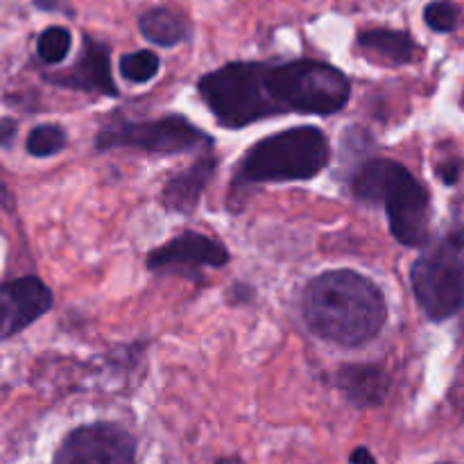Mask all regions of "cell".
Masks as SVG:
<instances>
[{
  "label": "cell",
  "instance_id": "obj_1",
  "mask_svg": "<svg viewBox=\"0 0 464 464\" xmlns=\"http://www.w3.org/2000/svg\"><path fill=\"white\" fill-rule=\"evenodd\" d=\"M199 98L227 130H243L279 113L331 116L347 107L352 82L315 59L285 63L231 62L198 82Z\"/></svg>",
  "mask_w": 464,
  "mask_h": 464
},
{
  "label": "cell",
  "instance_id": "obj_2",
  "mask_svg": "<svg viewBox=\"0 0 464 464\" xmlns=\"http://www.w3.org/2000/svg\"><path fill=\"white\" fill-rule=\"evenodd\" d=\"M302 315L317 338L358 347L381 334L388 320V304L383 290L361 272L331 270L306 285Z\"/></svg>",
  "mask_w": 464,
  "mask_h": 464
},
{
  "label": "cell",
  "instance_id": "obj_3",
  "mask_svg": "<svg viewBox=\"0 0 464 464\" xmlns=\"http://www.w3.org/2000/svg\"><path fill=\"white\" fill-rule=\"evenodd\" d=\"M362 202L383 204L390 234L403 247H424L430 229V198L420 179L394 159H370L352 177Z\"/></svg>",
  "mask_w": 464,
  "mask_h": 464
},
{
  "label": "cell",
  "instance_id": "obj_4",
  "mask_svg": "<svg viewBox=\"0 0 464 464\" xmlns=\"http://www.w3.org/2000/svg\"><path fill=\"white\" fill-rule=\"evenodd\" d=\"M331 145L320 127L302 125L266 136L247 150L234 172L236 186L313 179L326 168Z\"/></svg>",
  "mask_w": 464,
  "mask_h": 464
},
{
  "label": "cell",
  "instance_id": "obj_5",
  "mask_svg": "<svg viewBox=\"0 0 464 464\" xmlns=\"http://www.w3.org/2000/svg\"><path fill=\"white\" fill-rule=\"evenodd\" d=\"M412 293L435 322L449 320L464 306V234L451 231L412 263Z\"/></svg>",
  "mask_w": 464,
  "mask_h": 464
},
{
  "label": "cell",
  "instance_id": "obj_6",
  "mask_svg": "<svg viewBox=\"0 0 464 464\" xmlns=\"http://www.w3.org/2000/svg\"><path fill=\"white\" fill-rule=\"evenodd\" d=\"M211 136L195 127L179 113L152 118V121L104 122L95 136V148H134L150 154H184L198 148H211Z\"/></svg>",
  "mask_w": 464,
  "mask_h": 464
},
{
  "label": "cell",
  "instance_id": "obj_7",
  "mask_svg": "<svg viewBox=\"0 0 464 464\" xmlns=\"http://www.w3.org/2000/svg\"><path fill=\"white\" fill-rule=\"evenodd\" d=\"M53 464H136V440L111 421L80 426L63 438Z\"/></svg>",
  "mask_w": 464,
  "mask_h": 464
},
{
  "label": "cell",
  "instance_id": "obj_8",
  "mask_svg": "<svg viewBox=\"0 0 464 464\" xmlns=\"http://www.w3.org/2000/svg\"><path fill=\"white\" fill-rule=\"evenodd\" d=\"M227 263H229V252L225 245L199 231H184L148 254V267L152 272L157 275L172 272L188 279H198L202 267H222Z\"/></svg>",
  "mask_w": 464,
  "mask_h": 464
},
{
  "label": "cell",
  "instance_id": "obj_9",
  "mask_svg": "<svg viewBox=\"0 0 464 464\" xmlns=\"http://www.w3.org/2000/svg\"><path fill=\"white\" fill-rule=\"evenodd\" d=\"M53 308V293L39 276H18L0 285V340L21 334Z\"/></svg>",
  "mask_w": 464,
  "mask_h": 464
},
{
  "label": "cell",
  "instance_id": "obj_10",
  "mask_svg": "<svg viewBox=\"0 0 464 464\" xmlns=\"http://www.w3.org/2000/svg\"><path fill=\"white\" fill-rule=\"evenodd\" d=\"M111 53L109 45L100 44V41L84 36V45L77 57V62L71 68H66L59 75H50L48 82L63 86V89L86 91V93H100L116 98L118 86L111 75V62H109Z\"/></svg>",
  "mask_w": 464,
  "mask_h": 464
},
{
  "label": "cell",
  "instance_id": "obj_11",
  "mask_svg": "<svg viewBox=\"0 0 464 464\" xmlns=\"http://www.w3.org/2000/svg\"><path fill=\"white\" fill-rule=\"evenodd\" d=\"M218 172V157H202L181 170L179 175L172 177L161 190V204L163 208L172 213H181V216H190L198 208L199 198L207 190L208 181Z\"/></svg>",
  "mask_w": 464,
  "mask_h": 464
},
{
  "label": "cell",
  "instance_id": "obj_12",
  "mask_svg": "<svg viewBox=\"0 0 464 464\" xmlns=\"http://www.w3.org/2000/svg\"><path fill=\"white\" fill-rule=\"evenodd\" d=\"M335 383L344 397L358 408H374L385 401L390 392V376L379 365H343Z\"/></svg>",
  "mask_w": 464,
  "mask_h": 464
},
{
  "label": "cell",
  "instance_id": "obj_13",
  "mask_svg": "<svg viewBox=\"0 0 464 464\" xmlns=\"http://www.w3.org/2000/svg\"><path fill=\"white\" fill-rule=\"evenodd\" d=\"M356 45L365 57L383 66H406L417 53L415 39L408 32L388 30V27L361 32Z\"/></svg>",
  "mask_w": 464,
  "mask_h": 464
},
{
  "label": "cell",
  "instance_id": "obj_14",
  "mask_svg": "<svg viewBox=\"0 0 464 464\" xmlns=\"http://www.w3.org/2000/svg\"><path fill=\"white\" fill-rule=\"evenodd\" d=\"M140 32L148 41L161 48H175L190 36V25L179 12L170 7H154L140 16Z\"/></svg>",
  "mask_w": 464,
  "mask_h": 464
},
{
  "label": "cell",
  "instance_id": "obj_15",
  "mask_svg": "<svg viewBox=\"0 0 464 464\" xmlns=\"http://www.w3.org/2000/svg\"><path fill=\"white\" fill-rule=\"evenodd\" d=\"M66 143H68L66 130L54 125V122H45V125H36L34 130L27 134L25 148H27V154H32V157L48 159L62 152V150L66 148Z\"/></svg>",
  "mask_w": 464,
  "mask_h": 464
},
{
  "label": "cell",
  "instance_id": "obj_16",
  "mask_svg": "<svg viewBox=\"0 0 464 464\" xmlns=\"http://www.w3.org/2000/svg\"><path fill=\"white\" fill-rule=\"evenodd\" d=\"M159 68L161 62L152 50H134L121 59V75L131 84H148L157 77Z\"/></svg>",
  "mask_w": 464,
  "mask_h": 464
},
{
  "label": "cell",
  "instance_id": "obj_17",
  "mask_svg": "<svg viewBox=\"0 0 464 464\" xmlns=\"http://www.w3.org/2000/svg\"><path fill=\"white\" fill-rule=\"evenodd\" d=\"M71 32L62 25H53L48 30H44L36 41V53H39L41 62L50 63H62L63 59L71 53Z\"/></svg>",
  "mask_w": 464,
  "mask_h": 464
},
{
  "label": "cell",
  "instance_id": "obj_18",
  "mask_svg": "<svg viewBox=\"0 0 464 464\" xmlns=\"http://www.w3.org/2000/svg\"><path fill=\"white\" fill-rule=\"evenodd\" d=\"M424 21L433 32H453L460 23V7L449 0H435L424 7Z\"/></svg>",
  "mask_w": 464,
  "mask_h": 464
},
{
  "label": "cell",
  "instance_id": "obj_19",
  "mask_svg": "<svg viewBox=\"0 0 464 464\" xmlns=\"http://www.w3.org/2000/svg\"><path fill=\"white\" fill-rule=\"evenodd\" d=\"M18 125L14 118H0V148H12Z\"/></svg>",
  "mask_w": 464,
  "mask_h": 464
},
{
  "label": "cell",
  "instance_id": "obj_20",
  "mask_svg": "<svg viewBox=\"0 0 464 464\" xmlns=\"http://www.w3.org/2000/svg\"><path fill=\"white\" fill-rule=\"evenodd\" d=\"M458 172H460V166L458 163H447V166L438 168V175L442 177L447 184H456L458 181Z\"/></svg>",
  "mask_w": 464,
  "mask_h": 464
},
{
  "label": "cell",
  "instance_id": "obj_21",
  "mask_svg": "<svg viewBox=\"0 0 464 464\" xmlns=\"http://www.w3.org/2000/svg\"><path fill=\"white\" fill-rule=\"evenodd\" d=\"M349 462H352V464H376L374 456H372V453L367 451L365 447L356 449V451L352 453V458H349Z\"/></svg>",
  "mask_w": 464,
  "mask_h": 464
},
{
  "label": "cell",
  "instance_id": "obj_22",
  "mask_svg": "<svg viewBox=\"0 0 464 464\" xmlns=\"http://www.w3.org/2000/svg\"><path fill=\"white\" fill-rule=\"evenodd\" d=\"M34 5L45 12H59V9H63L66 0H34Z\"/></svg>",
  "mask_w": 464,
  "mask_h": 464
},
{
  "label": "cell",
  "instance_id": "obj_23",
  "mask_svg": "<svg viewBox=\"0 0 464 464\" xmlns=\"http://www.w3.org/2000/svg\"><path fill=\"white\" fill-rule=\"evenodd\" d=\"M218 464H245L243 460H238V458H222Z\"/></svg>",
  "mask_w": 464,
  "mask_h": 464
},
{
  "label": "cell",
  "instance_id": "obj_24",
  "mask_svg": "<svg viewBox=\"0 0 464 464\" xmlns=\"http://www.w3.org/2000/svg\"><path fill=\"white\" fill-rule=\"evenodd\" d=\"M442 464H451V462H442Z\"/></svg>",
  "mask_w": 464,
  "mask_h": 464
}]
</instances>
